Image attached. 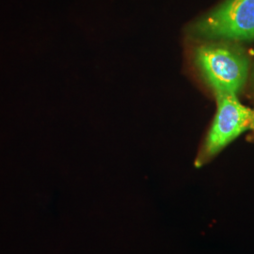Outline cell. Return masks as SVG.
Segmentation results:
<instances>
[{"instance_id": "5b68a950", "label": "cell", "mask_w": 254, "mask_h": 254, "mask_svg": "<svg viewBox=\"0 0 254 254\" xmlns=\"http://www.w3.org/2000/svg\"><path fill=\"white\" fill-rule=\"evenodd\" d=\"M252 131H253V132H254V127H253V129H252Z\"/></svg>"}, {"instance_id": "277c9868", "label": "cell", "mask_w": 254, "mask_h": 254, "mask_svg": "<svg viewBox=\"0 0 254 254\" xmlns=\"http://www.w3.org/2000/svg\"><path fill=\"white\" fill-rule=\"evenodd\" d=\"M253 79H254V73H253Z\"/></svg>"}, {"instance_id": "3957f363", "label": "cell", "mask_w": 254, "mask_h": 254, "mask_svg": "<svg viewBox=\"0 0 254 254\" xmlns=\"http://www.w3.org/2000/svg\"><path fill=\"white\" fill-rule=\"evenodd\" d=\"M191 30L193 35L207 40L254 41V0H225Z\"/></svg>"}, {"instance_id": "6da1fadb", "label": "cell", "mask_w": 254, "mask_h": 254, "mask_svg": "<svg viewBox=\"0 0 254 254\" xmlns=\"http://www.w3.org/2000/svg\"><path fill=\"white\" fill-rule=\"evenodd\" d=\"M193 62L215 95H237L249 76L250 62L245 52L226 41L206 42L196 46Z\"/></svg>"}, {"instance_id": "7a4b0ae2", "label": "cell", "mask_w": 254, "mask_h": 254, "mask_svg": "<svg viewBox=\"0 0 254 254\" xmlns=\"http://www.w3.org/2000/svg\"><path fill=\"white\" fill-rule=\"evenodd\" d=\"M216 99L217 113L196 158V167L208 163L237 136L254 127V109L244 106L237 95L220 93L216 94Z\"/></svg>"}]
</instances>
